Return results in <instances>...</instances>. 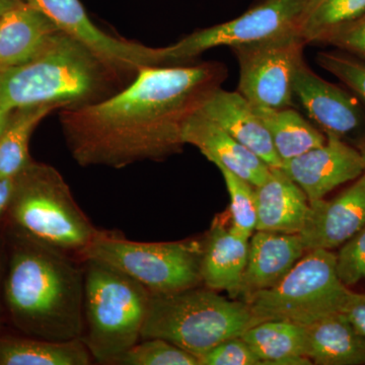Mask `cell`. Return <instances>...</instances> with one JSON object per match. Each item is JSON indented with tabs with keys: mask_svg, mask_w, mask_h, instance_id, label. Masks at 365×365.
Instances as JSON below:
<instances>
[{
	"mask_svg": "<svg viewBox=\"0 0 365 365\" xmlns=\"http://www.w3.org/2000/svg\"><path fill=\"white\" fill-rule=\"evenodd\" d=\"M230 197V225L242 237L251 239L256 232L257 209L254 186L225 168L217 167Z\"/></svg>",
	"mask_w": 365,
	"mask_h": 365,
	"instance_id": "cell-27",
	"label": "cell"
},
{
	"mask_svg": "<svg viewBox=\"0 0 365 365\" xmlns=\"http://www.w3.org/2000/svg\"><path fill=\"white\" fill-rule=\"evenodd\" d=\"M66 106L45 104L21 108L11 113L0 135V176L16 177L31 162L29 143L36 127L55 110Z\"/></svg>",
	"mask_w": 365,
	"mask_h": 365,
	"instance_id": "cell-25",
	"label": "cell"
},
{
	"mask_svg": "<svg viewBox=\"0 0 365 365\" xmlns=\"http://www.w3.org/2000/svg\"><path fill=\"white\" fill-rule=\"evenodd\" d=\"M281 169L306 193L309 202L364 174L361 153L338 137L327 135L323 145L283 163Z\"/></svg>",
	"mask_w": 365,
	"mask_h": 365,
	"instance_id": "cell-13",
	"label": "cell"
},
{
	"mask_svg": "<svg viewBox=\"0 0 365 365\" xmlns=\"http://www.w3.org/2000/svg\"><path fill=\"white\" fill-rule=\"evenodd\" d=\"M200 365H259L261 360L248 343L239 337L228 338L198 357Z\"/></svg>",
	"mask_w": 365,
	"mask_h": 365,
	"instance_id": "cell-31",
	"label": "cell"
},
{
	"mask_svg": "<svg viewBox=\"0 0 365 365\" xmlns=\"http://www.w3.org/2000/svg\"><path fill=\"white\" fill-rule=\"evenodd\" d=\"M360 153H361L362 158H364V174H365V143L364 145L362 146L361 148H360Z\"/></svg>",
	"mask_w": 365,
	"mask_h": 365,
	"instance_id": "cell-37",
	"label": "cell"
},
{
	"mask_svg": "<svg viewBox=\"0 0 365 365\" xmlns=\"http://www.w3.org/2000/svg\"><path fill=\"white\" fill-rule=\"evenodd\" d=\"M306 254L299 235L256 230L250 239L237 299L248 304L255 294L273 287Z\"/></svg>",
	"mask_w": 365,
	"mask_h": 365,
	"instance_id": "cell-15",
	"label": "cell"
},
{
	"mask_svg": "<svg viewBox=\"0 0 365 365\" xmlns=\"http://www.w3.org/2000/svg\"><path fill=\"white\" fill-rule=\"evenodd\" d=\"M91 360L81 339L57 342L30 336L0 337V365H88Z\"/></svg>",
	"mask_w": 365,
	"mask_h": 365,
	"instance_id": "cell-23",
	"label": "cell"
},
{
	"mask_svg": "<svg viewBox=\"0 0 365 365\" xmlns=\"http://www.w3.org/2000/svg\"><path fill=\"white\" fill-rule=\"evenodd\" d=\"M125 78L63 32L32 59L0 71V108L14 111L45 104L81 106L121 91Z\"/></svg>",
	"mask_w": 365,
	"mask_h": 365,
	"instance_id": "cell-3",
	"label": "cell"
},
{
	"mask_svg": "<svg viewBox=\"0 0 365 365\" xmlns=\"http://www.w3.org/2000/svg\"><path fill=\"white\" fill-rule=\"evenodd\" d=\"M256 230L297 234L306 222L309 201L306 193L281 168H270L260 186L254 187Z\"/></svg>",
	"mask_w": 365,
	"mask_h": 365,
	"instance_id": "cell-19",
	"label": "cell"
},
{
	"mask_svg": "<svg viewBox=\"0 0 365 365\" xmlns=\"http://www.w3.org/2000/svg\"><path fill=\"white\" fill-rule=\"evenodd\" d=\"M14 230L66 252L81 254L98 232L52 165L31 160L14 177L9 207Z\"/></svg>",
	"mask_w": 365,
	"mask_h": 365,
	"instance_id": "cell-5",
	"label": "cell"
},
{
	"mask_svg": "<svg viewBox=\"0 0 365 365\" xmlns=\"http://www.w3.org/2000/svg\"><path fill=\"white\" fill-rule=\"evenodd\" d=\"M44 14L61 32L86 46L125 79L143 67L160 66V48L114 37L98 28L79 0H26Z\"/></svg>",
	"mask_w": 365,
	"mask_h": 365,
	"instance_id": "cell-11",
	"label": "cell"
},
{
	"mask_svg": "<svg viewBox=\"0 0 365 365\" xmlns=\"http://www.w3.org/2000/svg\"><path fill=\"white\" fill-rule=\"evenodd\" d=\"M323 44L332 45L365 61V14L329 35Z\"/></svg>",
	"mask_w": 365,
	"mask_h": 365,
	"instance_id": "cell-32",
	"label": "cell"
},
{
	"mask_svg": "<svg viewBox=\"0 0 365 365\" xmlns=\"http://www.w3.org/2000/svg\"><path fill=\"white\" fill-rule=\"evenodd\" d=\"M365 14V0H307L297 32L307 44L323 43L329 35Z\"/></svg>",
	"mask_w": 365,
	"mask_h": 365,
	"instance_id": "cell-26",
	"label": "cell"
},
{
	"mask_svg": "<svg viewBox=\"0 0 365 365\" xmlns=\"http://www.w3.org/2000/svg\"><path fill=\"white\" fill-rule=\"evenodd\" d=\"M14 190V178L0 176V217L7 211Z\"/></svg>",
	"mask_w": 365,
	"mask_h": 365,
	"instance_id": "cell-34",
	"label": "cell"
},
{
	"mask_svg": "<svg viewBox=\"0 0 365 365\" xmlns=\"http://www.w3.org/2000/svg\"><path fill=\"white\" fill-rule=\"evenodd\" d=\"M200 110L269 167L281 168L282 163L276 153L267 128L255 112L253 106L239 91L216 88L206 98Z\"/></svg>",
	"mask_w": 365,
	"mask_h": 365,
	"instance_id": "cell-17",
	"label": "cell"
},
{
	"mask_svg": "<svg viewBox=\"0 0 365 365\" xmlns=\"http://www.w3.org/2000/svg\"><path fill=\"white\" fill-rule=\"evenodd\" d=\"M242 339L261 360V364L309 365L306 329L287 321H265L249 328Z\"/></svg>",
	"mask_w": 365,
	"mask_h": 365,
	"instance_id": "cell-22",
	"label": "cell"
},
{
	"mask_svg": "<svg viewBox=\"0 0 365 365\" xmlns=\"http://www.w3.org/2000/svg\"><path fill=\"white\" fill-rule=\"evenodd\" d=\"M122 365H200L195 355L158 338L143 339L113 362Z\"/></svg>",
	"mask_w": 365,
	"mask_h": 365,
	"instance_id": "cell-28",
	"label": "cell"
},
{
	"mask_svg": "<svg viewBox=\"0 0 365 365\" xmlns=\"http://www.w3.org/2000/svg\"><path fill=\"white\" fill-rule=\"evenodd\" d=\"M352 292L336 269L329 250L307 252L280 282L255 294L248 302L255 325L287 321L307 326L334 313H342Z\"/></svg>",
	"mask_w": 365,
	"mask_h": 365,
	"instance_id": "cell-7",
	"label": "cell"
},
{
	"mask_svg": "<svg viewBox=\"0 0 365 365\" xmlns=\"http://www.w3.org/2000/svg\"><path fill=\"white\" fill-rule=\"evenodd\" d=\"M342 313L365 338V294L352 292Z\"/></svg>",
	"mask_w": 365,
	"mask_h": 365,
	"instance_id": "cell-33",
	"label": "cell"
},
{
	"mask_svg": "<svg viewBox=\"0 0 365 365\" xmlns=\"http://www.w3.org/2000/svg\"><path fill=\"white\" fill-rule=\"evenodd\" d=\"M250 239L237 234L228 220L218 216L203 241L201 279L210 289L225 290L237 299V292L248 261Z\"/></svg>",
	"mask_w": 365,
	"mask_h": 365,
	"instance_id": "cell-18",
	"label": "cell"
},
{
	"mask_svg": "<svg viewBox=\"0 0 365 365\" xmlns=\"http://www.w3.org/2000/svg\"><path fill=\"white\" fill-rule=\"evenodd\" d=\"M21 0H0V16L6 11L20 4Z\"/></svg>",
	"mask_w": 365,
	"mask_h": 365,
	"instance_id": "cell-36",
	"label": "cell"
},
{
	"mask_svg": "<svg viewBox=\"0 0 365 365\" xmlns=\"http://www.w3.org/2000/svg\"><path fill=\"white\" fill-rule=\"evenodd\" d=\"M304 45L292 30L232 48L240 66L237 91L256 109L292 108Z\"/></svg>",
	"mask_w": 365,
	"mask_h": 365,
	"instance_id": "cell-9",
	"label": "cell"
},
{
	"mask_svg": "<svg viewBox=\"0 0 365 365\" xmlns=\"http://www.w3.org/2000/svg\"><path fill=\"white\" fill-rule=\"evenodd\" d=\"M253 326L248 304L197 287L172 294H151L141 340H165L198 359Z\"/></svg>",
	"mask_w": 365,
	"mask_h": 365,
	"instance_id": "cell-4",
	"label": "cell"
},
{
	"mask_svg": "<svg viewBox=\"0 0 365 365\" xmlns=\"http://www.w3.org/2000/svg\"><path fill=\"white\" fill-rule=\"evenodd\" d=\"M14 232L4 294L14 326L39 339H81L85 270L66 252Z\"/></svg>",
	"mask_w": 365,
	"mask_h": 365,
	"instance_id": "cell-2",
	"label": "cell"
},
{
	"mask_svg": "<svg viewBox=\"0 0 365 365\" xmlns=\"http://www.w3.org/2000/svg\"><path fill=\"white\" fill-rule=\"evenodd\" d=\"M203 242H139L105 232L81 253L103 262L143 284L150 294H165L199 287Z\"/></svg>",
	"mask_w": 365,
	"mask_h": 365,
	"instance_id": "cell-8",
	"label": "cell"
},
{
	"mask_svg": "<svg viewBox=\"0 0 365 365\" xmlns=\"http://www.w3.org/2000/svg\"><path fill=\"white\" fill-rule=\"evenodd\" d=\"M317 63L347 86L365 103V61L341 53L322 52L316 57Z\"/></svg>",
	"mask_w": 365,
	"mask_h": 365,
	"instance_id": "cell-29",
	"label": "cell"
},
{
	"mask_svg": "<svg viewBox=\"0 0 365 365\" xmlns=\"http://www.w3.org/2000/svg\"><path fill=\"white\" fill-rule=\"evenodd\" d=\"M336 255V269L343 284L349 287L365 280V225Z\"/></svg>",
	"mask_w": 365,
	"mask_h": 365,
	"instance_id": "cell-30",
	"label": "cell"
},
{
	"mask_svg": "<svg viewBox=\"0 0 365 365\" xmlns=\"http://www.w3.org/2000/svg\"><path fill=\"white\" fill-rule=\"evenodd\" d=\"M294 93L311 123L326 136L346 141L364 128L365 115L357 98L319 78L304 61L295 73Z\"/></svg>",
	"mask_w": 365,
	"mask_h": 365,
	"instance_id": "cell-12",
	"label": "cell"
},
{
	"mask_svg": "<svg viewBox=\"0 0 365 365\" xmlns=\"http://www.w3.org/2000/svg\"><path fill=\"white\" fill-rule=\"evenodd\" d=\"M11 113H13V111L0 108V135H1L2 132L6 129L7 122H9V118H11Z\"/></svg>",
	"mask_w": 365,
	"mask_h": 365,
	"instance_id": "cell-35",
	"label": "cell"
},
{
	"mask_svg": "<svg viewBox=\"0 0 365 365\" xmlns=\"http://www.w3.org/2000/svg\"><path fill=\"white\" fill-rule=\"evenodd\" d=\"M307 356L313 364L365 365V338L343 313L304 326Z\"/></svg>",
	"mask_w": 365,
	"mask_h": 365,
	"instance_id": "cell-21",
	"label": "cell"
},
{
	"mask_svg": "<svg viewBox=\"0 0 365 365\" xmlns=\"http://www.w3.org/2000/svg\"><path fill=\"white\" fill-rule=\"evenodd\" d=\"M182 139L185 144L198 148L216 167L230 170L254 187L263 184L270 174L269 165L206 116L200 108L185 122Z\"/></svg>",
	"mask_w": 365,
	"mask_h": 365,
	"instance_id": "cell-16",
	"label": "cell"
},
{
	"mask_svg": "<svg viewBox=\"0 0 365 365\" xmlns=\"http://www.w3.org/2000/svg\"><path fill=\"white\" fill-rule=\"evenodd\" d=\"M58 32L52 21L28 2L11 7L0 16V71L32 59Z\"/></svg>",
	"mask_w": 365,
	"mask_h": 365,
	"instance_id": "cell-20",
	"label": "cell"
},
{
	"mask_svg": "<svg viewBox=\"0 0 365 365\" xmlns=\"http://www.w3.org/2000/svg\"><path fill=\"white\" fill-rule=\"evenodd\" d=\"M227 76L217 62L143 67L111 97L61 109L67 148L81 167L113 169L175 155L185 122Z\"/></svg>",
	"mask_w": 365,
	"mask_h": 365,
	"instance_id": "cell-1",
	"label": "cell"
},
{
	"mask_svg": "<svg viewBox=\"0 0 365 365\" xmlns=\"http://www.w3.org/2000/svg\"><path fill=\"white\" fill-rule=\"evenodd\" d=\"M365 225V174L339 195L309 202L299 232L307 252L339 248Z\"/></svg>",
	"mask_w": 365,
	"mask_h": 365,
	"instance_id": "cell-14",
	"label": "cell"
},
{
	"mask_svg": "<svg viewBox=\"0 0 365 365\" xmlns=\"http://www.w3.org/2000/svg\"><path fill=\"white\" fill-rule=\"evenodd\" d=\"M307 0H262L234 20L190 34L160 48V66L187 64L217 47H237L297 30Z\"/></svg>",
	"mask_w": 365,
	"mask_h": 365,
	"instance_id": "cell-10",
	"label": "cell"
},
{
	"mask_svg": "<svg viewBox=\"0 0 365 365\" xmlns=\"http://www.w3.org/2000/svg\"><path fill=\"white\" fill-rule=\"evenodd\" d=\"M83 341L91 357L113 364L141 339L150 292L103 262L86 259Z\"/></svg>",
	"mask_w": 365,
	"mask_h": 365,
	"instance_id": "cell-6",
	"label": "cell"
},
{
	"mask_svg": "<svg viewBox=\"0 0 365 365\" xmlns=\"http://www.w3.org/2000/svg\"><path fill=\"white\" fill-rule=\"evenodd\" d=\"M254 110L267 128L282 163L326 143L325 134L294 108Z\"/></svg>",
	"mask_w": 365,
	"mask_h": 365,
	"instance_id": "cell-24",
	"label": "cell"
}]
</instances>
